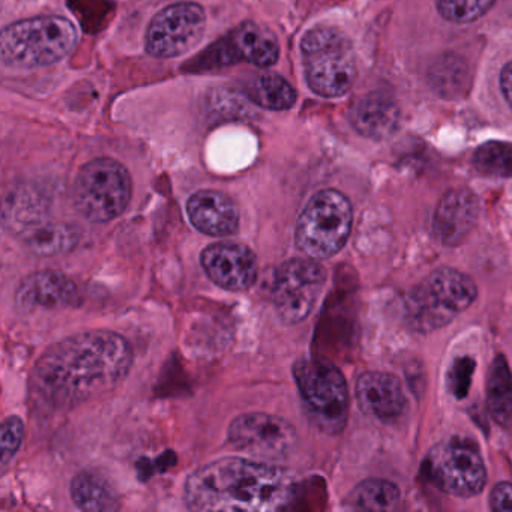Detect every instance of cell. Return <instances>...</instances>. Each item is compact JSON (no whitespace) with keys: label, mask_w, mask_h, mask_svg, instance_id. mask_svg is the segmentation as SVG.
<instances>
[{"label":"cell","mask_w":512,"mask_h":512,"mask_svg":"<svg viewBox=\"0 0 512 512\" xmlns=\"http://www.w3.org/2000/svg\"><path fill=\"white\" fill-rule=\"evenodd\" d=\"M205 26V11L200 5L193 2L170 5L149 25L146 50L160 59L184 55L200 43Z\"/></svg>","instance_id":"obj_11"},{"label":"cell","mask_w":512,"mask_h":512,"mask_svg":"<svg viewBox=\"0 0 512 512\" xmlns=\"http://www.w3.org/2000/svg\"><path fill=\"white\" fill-rule=\"evenodd\" d=\"M496 0H436L443 19L452 23H470L484 16Z\"/></svg>","instance_id":"obj_26"},{"label":"cell","mask_w":512,"mask_h":512,"mask_svg":"<svg viewBox=\"0 0 512 512\" xmlns=\"http://www.w3.org/2000/svg\"><path fill=\"white\" fill-rule=\"evenodd\" d=\"M427 470L434 484L452 496H476L487 482L481 452L469 439H451L434 446L427 457Z\"/></svg>","instance_id":"obj_9"},{"label":"cell","mask_w":512,"mask_h":512,"mask_svg":"<svg viewBox=\"0 0 512 512\" xmlns=\"http://www.w3.org/2000/svg\"><path fill=\"white\" fill-rule=\"evenodd\" d=\"M479 200L467 188H455L440 199L434 214V233L446 247H458L475 229Z\"/></svg>","instance_id":"obj_15"},{"label":"cell","mask_w":512,"mask_h":512,"mask_svg":"<svg viewBox=\"0 0 512 512\" xmlns=\"http://www.w3.org/2000/svg\"><path fill=\"white\" fill-rule=\"evenodd\" d=\"M293 497L289 473L272 464L226 457L200 467L185 482L191 511H281Z\"/></svg>","instance_id":"obj_2"},{"label":"cell","mask_w":512,"mask_h":512,"mask_svg":"<svg viewBox=\"0 0 512 512\" xmlns=\"http://www.w3.org/2000/svg\"><path fill=\"white\" fill-rule=\"evenodd\" d=\"M77 44L76 26L59 16L22 20L0 35L2 62L11 68H40L67 58Z\"/></svg>","instance_id":"obj_3"},{"label":"cell","mask_w":512,"mask_h":512,"mask_svg":"<svg viewBox=\"0 0 512 512\" xmlns=\"http://www.w3.org/2000/svg\"><path fill=\"white\" fill-rule=\"evenodd\" d=\"M130 199V175L112 158H98L86 164L74 182V206L92 223L115 220L127 209Z\"/></svg>","instance_id":"obj_8"},{"label":"cell","mask_w":512,"mask_h":512,"mask_svg":"<svg viewBox=\"0 0 512 512\" xmlns=\"http://www.w3.org/2000/svg\"><path fill=\"white\" fill-rule=\"evenodd\" d=\"M25 437V424L19 416H8L2 424V464H7L19 451Z\"/></svg>","instance_id":"obj_28"},{"label":"cell","mask_w":512,"mask_h":512,"mask_svg":"<svg viewBox=\"0 0 512 512\" xmlns=\"http://www.w3.org/2000/svg\"><path fill=\"white\" fill-rule=\"evenodd\" d=\"M229 442L233 448L262 460H284L296 445V431L280 416L247 413L230 424Z\"/></svg>","instance_id":"obj_12"},{"label":"cell","mask_w":512,"mask_h":512,"mask_svg":"<svg viewBox=\"0 0 512 512\" xmlns=\"http://www.w3.org/2000/svg\"><path fill=\"white\" fill-rule=\"evenodd\" d=\"M79 290L73 280L61 272H35L23 280L16 293L22 308H59L76 304Z\"/></svg>","instance_id":"obj_18"},{"label":"cell","mask_w":512,"mask_h":512,"mask_svg":"<svg viewBox=\"0 0 512 512\" xmlns=\"http://www.w3.org/2000/svg\"><path fill=\"white\" fill-rule=\"evenodd\" d=\"M490 508L494 512H512V484L500 482L490 494Z\"/></svg>","instance_id":"obj_29"},{"label":"cell","mask_w":512,"mask_h":512,"mask_svg":"<svg viewBox=\"0 0 512 512\" xmlns=\"http://www.w3.org/2000/svg\"><path fill=\"white\" fill-rule=\"evenodd\" d=\"M356 400L365 415L383 422L395 421L406 409V395L400 379L383 371H368L359 376Z\"/></svg>","instance_id":"obj_16"},{"label":"cell","mask_w":512,"mask_h":512,"mask_svg":"<svg viewBox=\"0 0 512 512\" xmlns=\"http://www.w3.org/2000/svg\"><path fill=\"white\" fill-rule=\"evenodd\" d=\"M308 85L320 97L347 94L356 79L355 52L349 38L335 28L311 29L301 43Z\"/></svg>","instance_id":"obj_5"},{"label":"cell","mask_w":512,"mask_h":512,"mask_svg":"<svg viewBox=\"0 0 512 512\" xmlns=\"http://www.w3.org/2000/svg\"><path fill=\"white\" fill-rule=\"evenodd\" d=\"M280 47L274 34L256 23H244L229 37L208 49L203 61H197L202 68L220 67L247 61L259 68L272 67L278 61Z\"/></svg>","instance_id":"obj_13"},{"label":"cell","mask_w":512,"mask_h":512,"mask_svg":"<svg viewBox=\"0 0 512 512\" xmlns=\"http://www.w3.org/2000/svg\"><path fill=\"white\" fill-rule=\"evenodd\" d=\"M80 238V230L70 224H34L23 232L26 248L38 256H55L74 250Z\"/></svg>","instance_id":"obj_20"},{"label":"cell","mask_w":512,"mask_h":512,"mask_svg":"<svg viewBox=\"0 0 512 512\" xmlns=\"http://www.w3.org/2000/svg\"><path fill=\"white\" fill-rule=\"evenodd\" d=\"M478 289L469 275L457 269L431 272L406 298V320L419 332L443 328L475 302Z\"/></svg>","instance_id":"obj_4"},{"label":"cell","mask_w":512,"mask_h":512,"mask_svg":"<svg viewBox=\"0 0 512 512\" xmlns=\"http://www.w3.org/2000/svg\"><path fill=\"white\" fill-rule=\"evenodd\" d=\"M353 209L337 190H323L311 197L296 224V245L310 259H331L350 236Z\"/></svg>","instance_id":"obj_6"},{"label":"cell","mask_w":512,"mask_h":512,"mask_svg":"<svg viewBox=\"0 0 512 512\" xmlns=\"http://www.w3.org/2000/svg\"><path fill=\"white\" fill-rule=\"evenodd\" d=\"M473 163L485 175L512 176V145L488 143L476 151Z\"/></svg>","instance_id":"obj_25"},{"label":"cell","mask_w":512,"mask_h":512,"mask_svg":"<svg viewBox=\"0 0 512 512\" xmlns=\"http://www.w3.org/2000/svg\"><path fill=\"white\" fill-rule=\"evenodd\" d=\"M245 92L254 103L269 110H289L296 101L295 89L277 74L254 77L245 86Z\"/></svg>","instance_id":"obj_23"},{"label":"cell","mask_w":512,"mask_h":512,"mask_svg":"<svg viewBox=\"0 0 512 512\" xmlns=\"http://www.w3.org/2000/svg\"><path fill=\"white\" fill-rule=\"evenodd\" d=\"M487 407L497 424L512 422V373L505 356L497 355L487 377Z\"/></svg>","instance_id":"obj_22"},{"label":"cell","mask_w":512,"mask_h":512,"mask_svg":"<svg viewBox=\"0 0 512 512\" xmlns=\"http://www.w3.org/2000/svg\"><path fill=\"white\" fill-rule=\"evenodd\" d=\"M202 266L215 284L232 292L250 289L259 271L256 254L247 245L232 241L217 242L205 248Z\"/></svg>","instance_id":"obj_14"},{"label":"cell","mask_w":512,"mask_h":512,"mask_svg":"<svg viewBox=\"0 0 512 512\" xmlns=\"http://www.w3.org/2000/svg\"><path fill=\"white\" fill-rule=\"evenodd\" d=\"M473 371H475V361L469 356L457 358L452 362L449 368V389L457 398H464L469 392L470 383H472Z\"/></svg>","instance_id":"obj_27"},{"label":"cell","mask_w":512,"mask_h":512,"mask_svg":"<svg viewBox=\"0 0 512 512\" xmlns=\"http://www.w3.org/2000/svg\"><path fill=\"white\" fill-rule=\"evenodd\" d=\"M326 283V271L314 260L290 259L275 272L272 299L286 323H299L310 316Z\"/></svg>","instance_id":"obj_10"},{"label":"cell","mask_w":512,"mask_h":512,"mask_svg":"<svg viewBox=\"0 0 512 512\" xmlns=\"http://www.w3.org/2000/svg\"><path fill=\"white\" fill-rule=\"evenodd\" d=\"M187 211L193 226L206 235L230 236L238 230V208L220 191L205 190L194 194L188 200Z\"/></svg>","instance_id":"obj_17"},{"label":"cell","mask_w":512,"mask_h":512,"mask_svg":"<svg viewBox=\"0 0 512 512\" xmlns=\"http://www.w3.org/2000/svg\"><path fill=\"white\" fill-rule=\"evenodd\" d=\"M500 85H502L503 95H505L506 101L512 109V62L503 68Z\"/></svg>","instance_id":"obj_30"},{"label":"cell","mask_w":512,"mask_h":512,"mask_svg":"<svg viewBox=\"0 0 512 512\" xmlns=\"http://www.w3.org/2000/svg\"><path fill=\"white\" fill-rule=\"evenodd\" d=\"M71 497L77 508L83 511H116L119 508L118 496L109 481L95 472L79 473L71 482Z\"/></svg>","instance_id":"obj_21"},{"label":"cell","mask_w":512,"mask_h":512,"mask_svg":"<svg viewBox=\"0 0 512 512\" xmlns=\"http://www.w3.org/2000/svg\"><path fill=\"white\" fill-rule=\"evenodd\" d=\"M350 122L362 136L382 140L392 136L397 130L400 112L391 98L368 95L352 107Z\"/></svg>","instance_id":"obj_19"},{"label":"cell","mask_w":512,"mask_h":512,"mask_svg":"<svg viewBox=\"0 0 512 512\" xmlns=\"http://www.w3.org/2000/svg\"><path fill=\"white\" fill-rule=\"evenodd\" d=\"M347 503L362 511H392L400 503V490L385 479H365L349 494Z\"/></svg>","instance_id":"obj_24"},{"label":"cell","mask_w":512,"mask_h":512,"mask_svg":"<svg viewBox=\"0 0 512 512\" xmlns=\"http://www.w3.org/2000/svg\"><path fill=\"white\" fill-rule=\"evenodd\" d=\"M311 422L326 434H340L349 415V389L343 373L325 359H301L293 367Z\"/></svg>","instance_id":"obj_7"},{"label":"cell","mask_w":512,"mask_h":512,"mask_svg":"<svg viewBox=\"0 0 512 512\" xmlns=\"http://www.w3.org/2000/svg\"><path fill=\"white\" fill-rule=\"evenodd\" d=\"M133 349L112 331L71 335L47 349L31 374L32 398L47 410H67L115 389L130 373Z\"/></svg>","instance_id":"obj_1"}]
</instances>
